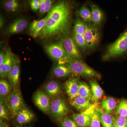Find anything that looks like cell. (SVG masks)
<instances>
[{"label":"cell","mask_w":127,"mask_h":127,"mask_svg":"<svg viewBox=\"0 0 127 127\" xmlns=\"http://www.w3.org/2000/svg\"><path fill=\"white\" fill-rule=\"evenodd\" d=\"M47 25L52 35L55 38L67 35L71 27V13L65 1L58 2L47 14Z\"/></svg>","instance_id":"obj_1"},{"label":"cell","mask_w":127,"mask_h":127,"mask_svg":"<svg viewBox=\"0 0 127 127\" xmlns=\"http://www.w3.org/2000/svg\"><path fill=\"white\" fill-rule=\"evenodd\" d=\"M127 54V29L118 39L107 48L102 59L104 61H108Z\"/></svg>","instance_id":"obj_2"},{"label":"cell","mask_w":127,"mask_h":127,"mask_svg":"<svg viewBox=\"0 0 127 127\" xmlns=\"http://www.w3.org/2000/svg\"><path fill=\"white\" fill-rule=\"evenodd\" d=\"M45 48L49 56L59 64H67L73 60L67 55L61 42L46 45Z\"/></svg>","instance_id":"obj_3"},{"label":"cell","mask_w":127,"mask_h":127,"mask_svg":"<svg viewBox=\"0 0 127 127\" xmlns=\"http://www.w3.org/2000/svg\"><path fill=\"white\" fill-rule=\"evenodd\" d=\"M86 27L84 36L87 50H94L97 47L100 42L101 37L100 30L97 26L93 23L86 22Z\"/></svg>","instance_id":"obj_4"},{"label":"cell","mask_w":127,"mask_h":127,"mask_svg":"<svg viewBox=\"0 0 127 127\" xmlns=\"http://www.w3.org/2000/svg\"><path fill=\"white\" fill-rule=\"evenodd\" d=\"M73 73L87 78L98 77L99 73L80 60H73L66 64Z\"/></svg>","instance_id":"obj_5"},{"label":"cell","mask_w":127,"mask_h":127,"mask_svg":"<svg viewBox=\"0 0 127 127\" xmlns=\"http://www.w3.org/2000/svg\"><path fill=\"white\" fill-rule=\"evenodd\" d=\"M5 100L7 102L12 117H16L19 111L25 107L22 96L18 90H13Z\"/></svg>","instance_id":"obj_6"},{"label":"cell","mask_w":127,"mask_h":127,"mask_svg":"<svg viewBox=\"0 0 127 127\" xmlns=\"http://www.w3.org/2000/svg\"><path fill=\"white\" fill-rule=\"evenodd\" d=\"M69 112L68 106L62 98L57 97L52 101L50 113L55 120L61 121Z\"/></svg>","instance_id":"obj_7"},{"label":"cell","mask_w":127,"mask_h":127,"mask_svg":"<svg viewBox=\"0 0 127 127\" xmlns=\"http://www.w3.org/2000/svg\"><path fill=\"white\" fill-rule=\"evenodd\" d=\"M66 52L73 60H80L82 56L73 38L66 35L61 39Z\"/></svg>","instance_id":"obj_8"},{"label":"cell","mask_w":127,"mask_h":127,"mask_svg":"<svg viewBox=\"0 0 127 127\" xmlns=\"http://www.w3.org/2000/svg\"><path fill=\"white\" fill-rule=\"evenodd\" d=\"M33 100L34 104L41 111L46 114L50 112L52 101L45 93L37 91L33 96Z\"/></svg>","instance_id":"obj_9"},{"label":"cell","mask_w":127,"mask_h":127,"mask_svg":"<svg viewBox=\"0 0 127 127\" xmlns=\"http://www.w3.org/2000/svg\"><path fill=\"white\" fill-rule=\"evenodd\" d=\"M95 105L79 113L73 114V118L79 127H87L91 124L93 114L95 110Z\"/></svg>","instance_id":"obj_10"},{"label":"cell","mask_w":127,"mask_h":127,"mask_svg":"<svg viewBox=\"0 0 127 127\" xmlns=\"http://www.w3.org/2000/svg\"><path fill=\"white\" fill-rule=\"evenodd\" d=\"M16 57L10 51H6L5 60L2 65L0 66V76L1 78L8 77V75L18 61Z\"/></svg>","instance_id":"obj_11"},{"label":"cell","mask_w":127,"mask_h":127,"mask_svg":"<svg viewBox=\"0 0 127 127\" xmlns=\"http://www.w3.org/2000/svg\"><path fill=\"white\" fill-rule=\"evenodd\" d=\"M79 81L78 78H70L65 82V90L69 99L74 98L78 95Z\"/></svg>","instance_id":"obj_12"},{"label":"cell","mask_w":127,"mask_h":127,"mask_svg":"<svg viewBox=\"0 0 127 127\" xmlns=\"http://www.w3.org/2000/svg\"><path fill=\"white\" fill-rule=\"evenodd\" d=\"M44 91L47 95L53 99L58 97L62 93L60 84L57 82L53 80L49 81L46 83Z\"/></svg>","instance_id":"obj_13"},{"label":"cell","mask_w":127,"mask_h":127,"mask_svg":"<svg viewBox=\"0 0 127 127\" xmlns=\"http://www.w3.org/2000/svg\"><path fill=\"white\" fill-rule=\"evenodd\" d=\"M28 21L24 18L16 19L9 26L7 30L8 34H13L23 32L27 27Z\"/></svg>","instance_id":"obj_14"},{"label":"cell","mask_w":127,"mask_h":127,"mask_svg":"<svg viewBox=\"0 0 127 127\" xmlns=\"http://www.w3.org/2000/svg\"><path fill=\"white\" fill-rule=\"evenodd\" d=\"M9 82L14 90H18L20 85V66L18 61L8 75Z\"/></svg>","instance_id":"obj_15"},{"label":"cell","mask_w":127,"mask_h":127,"mask_svg":"<svg viewBox=\"0 0 127 127\" xmlns=\"http://www.w3.org/2000/svg\"><path fill=\"white\" fill-rule=\"evenodd\" d=\"M70 103L78 111L81 112L87 110L94 105L91 104L89 100L79 96L70 99Z\"/></svg>","instance_id":"obj_16"},{"label":"cell","mask_w":127,"mask_h":127,"mask_svg":"<svg viewBox=\"0 0 127 127\" xmlns=\"http://www.w3.org/2000/svg\"><path fill=\"white\" fill-rule=\"evenodd\" d=\"M34 118L33 113L25 107L19 111L16 116V119L18 124L23 125L30 122Z\"/></svg>","instance_id":"obj_17"},{"label":"cell","mask_w":127,"mask_h":127,"mask_svg":"<svg viewBox=\"0 0 127 127\" xmlns=\"http://www.w3.org/2000/svg\"><path fill=\"white\" fill-rule=\"evenodd\" d=\"M47 15L44 18L39 20L32 22L29 28L30 33L32 36L34 38H36L39 36L42 30L45 26L47 20Z\"/></svg>","instance_id":"obj_18"},{"label":"cell","mask_w":127,"mask_h":127,"mask_svg":"<svg viewBox=\"0 0 127 127\" xmlns=\"http://www.w3.org/2000/svg\"><path fill=\"white\" fill-rule=\"evenodd\" d=\"M72 73L66 65L58 64L53 68L51 75L54 77L61 78L66 77Z\"/></svg>","instance_id":"obj_19"},{"label":"cell","mask_w":127,"mask_h":127,"mask_svg":"<svg viewBox=\"0 0 127 127\" xmlns=\"http://www.w3.org/2000/svg\"><path fill=\"white\" fill-rule=\"evenodd\" d=\"M92 23L97 26L101 25L104 19V14L99 7L95 5H91Z\"/></svg>","instance_id":"obj_20"},{"label":"cell","mask_w":127,"mask_h":127,"mask_svg":"<svg viewBox=\"0 0 127 127\" xmlns=\"http://www.w3.org/2000/svg\"><path fill=\"white\" fill-rule=\"evenodd\" d=\"M90 84L92 93L91 101L94 102H97L103 96L104 92L99 84L95 81H91Z\"/></svg>","instance_id":"obj_21"},{"label":"cell","mask_w":127,"mask_h":127,"mask_svg":"<svg viewBox=\"0 0 127 127\" xmlns=\"http://www.w3.org/2000/svg\"><path fill=\"white\" fill-rule=\"evenodd\" d=\"M78 96L84 98L89 101H91L92 100V93L91 89L84 82H79Z\"/></svg>","instance_id":"obj_22"},{"label":"cell","mask_w":127,"mask_h":127,"mask_svg":"<svg viewBox=\"0 0 127 127\" xmlns=\"http://www.w3.org/2000/svg\"><path fill=\"white\" fill-rule=\"evenodd\" d=\"M12 87L10 84L4 79L0 80V97L5 99L12 92Z\"/></svg>","instance_id":"obj_23"},{"label":"cell","mask_w":127,"mask_h":127,"mask_svg":"<svg viewBox=\"0 0 127 127\" xmlns=\"http://www.w3.org/2000/svg\"><path fill=\"white\" fill-rule=\"evenodd\" d=\"M114 120L110 113L100 110V122L102 127H114Z\"/></svg>","instance_id":"obj_24"},{"label":"cell","mask_w":127,"mask_h":127,"mask_svg":"<svg viewBox=\"0 0 127 127\" xmlns=\"http://www.w3.org/2000/svg\"><path fill=\"white\" fill-rule=\"evenodd\" d=\"M117 104L115 99L110 97L106 98L101 102V105L104 111L109 113L115 109Z\"/></svg>","instance_id":"obj_25"},{"label":"cell","mask_w":127,"mask_h":127,"mask_svg":"<svg viewBox=\"0 0 127 127\" xmlns=\"http://www.w3.org/2000/svg\"><path fill=\"white\" fill-rule=\"evenodd\" d=\"M2 5L7 11L10 12H16L20 7L19 1L15 0L4 1L2 2Z\"/></svg>","instance_id":"obj_26"},{"label":"cell","mask_w":127,"mask_h":127,"mask_svg":"<svg viewBox=\"0 0 127 127\" xmlns=\"http://www.w3.org/2000/svg\"><path fill=\"white\" fill-rule=\"evenodd\" d=\"M10 112L9 107L6 100L5 99H0V118L3 119L9 120Z\"/></svg>","instance_id":"obj_27"},{"label":"cell","mask_w":127,"mask_h":127,"mask_svg":"<svg viewBox=\"0 0 127 127\" xmlns=\"http://www.w3.org/2000/svg\"><path fill=\"white\" fill-rule=\"evenodd\" d=\"M78 14L83 20L86 22L92 23L91 10L85 6H82L78 11Z\"/></svg>","instance_id":"obj_28"},{"label":"cell","mask_w":127,"mask_h":127,"mask_svg":"<svg viewBox=\"0 0 127 127\" xmlns=\"http://www.w3.org/2000/svg\"><path fill=\"white\" fill-rule=\"evenodd\" d=\"M73 39L76 45L83 50H87L86 43L84 35L73 32Z\"/></svg>","instance_id":"obj_29"},{"label":"cell","mask_w":127,"mask_h":127,"mask_svg":"<svg viewBox=\"0 0 127 127\" xmlns=\"http://www.w3.org/2000/svg\"><path fill=\"white\" fill-rule=\"evenodd\" d=\"M86 29V23L81 19L77 18L75 22L73 32L84 35Z\"/></svg>","instance_id":"obj_30"},{"label":"cell","mask_w":127,"mask_h":127,"mask_svg":"<svg viewBox=\"0 0 127 127\" xmlns=\"http://www.w3.org/2000/svg\"><path fill=\"white\" fill-rule=\"evenodd\" d=\"M116 114L117 116H120L127 118V100H122L116 109Z\"/></svg>","instance_id":"obj_31"},{"label":"cell","mask_w":127,"mask_h":127,"mask_svg":"<svg viewBox=\"0 0 127 127\" xmlns=\"http://www.w3.org/2000/svg\"><path fill=\"white\" fill-rule=\"evenodd\" d=\"M100 110L95 109L91 119L90 127H101Z\"/></svg>","instance_id":"obj_32"},{"label":"cell","mask_w":127,"mask_h":127,"mask_svg":"<svg viewBox=\"0 0 127 127\" xmlns=\"http://www.w3.org/2000/svg\"><path fill=\"white\" fill-rule=\"evenodd\" d=\"M61 124L62 127H78L75 120L66 116L61 120Z\"/></svg>","instance_id":"obj_33"},{"label":"cell","mask_w":127,"mask_h":127,"mask_svg":"<svg viewBox=\"0 0 127 127\" xmlns=\"http://www.w3.org/2000/svg\"><path fill=\"white\" fill-rule=\"evenodd\" d=\"M114 127H127V118L118 116L114 120Z\"/></svg>","instance_id":"obj_34"},{"label":"cell","mask_w":127,"mask_h":127,"mask_svg":"<svg viewBox=\"0 0 127 127\" xmlns=\"http://www.w3.org/2000/svg\"><path fill=\"white\" fill-rule=\"evenodd\" d=\"M40 0H32L30 1V5L31 8L32 10L37 12L40 9Z\"/></svg>","instance_id":"obj_35"},{"label":"cell","mask_w":127,"mask_h":127,"mask_svg":"<svg viewBox=\"0 0 127 127\" xmlns=\"http://www.w3.org/2000/svg\"><path fill=\"white\" fill-rule=\"evenodd\" d=\"M40 4L39 14L42 16L45 13L46 0H40Z\"/></svg>","instance_id":"obj_36"},{"label":"cell","mask_w":127,"mask_h":127,"mask_svg":"<svg viewBox=\"0 0 127 127\" xmlns=\"http://www.w3.org/2000/svg\"><path fill=\"white\" fill-rule=\"evenodd\" d=\"M53 1L51 0H46L45 13L51 10Z\"/></svg>","instance_id":"obj_37"},{"label":"cell","mask_w":127,"mask_h":127,"mask_svg":"<svg viewBox=\"0 0 127 127\" xmlns=\"http://www.w3.org/2000/svg\"><path fill=\"white\" fill-rule=\"evenodd\" d=\"M6 57V51H1L0 53V66L4 62Z\"/></svg>","instance_id":"obj_38"},{"label":"cell","mask_w":127,"mask_h":127,"mask_svg":"<svg viewBox=\"0 0 127 127\" xmlns=\"http://www.w3.org/2000/svg\"><path fill=\"white\" fill-rule=\"evenodd\" d=\"M0 127H10L6 123L3 122L2 120H0Z\"/></svg>","instance_id":"obj_39"},{"label":"cell","mask_w":127,"mask_h":127,"mask_svg":"<svg viewBox=\"0 0 127 127\" xmlns=\"http://www.w3.org/2000/svg\"><path fill=\"white\" fill-rule=\"evenodd\" d=\"M4 20H3L2 17L0 16V29H2L3 26H4Z\"/></svg>","instance_id":"obj_40"}]
</instances>
